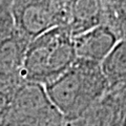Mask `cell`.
Returning a JSON list of instances; mask_svg holds the SVG:
<instances>
[{"label": "cell", "instance_id": "1", "mask_svg": "<svg viewBox=\"0 0 126 126\" xmlns=\"http://www.w3.org/2000/svg\"><path fill=\"white\" fill-rule=\"evenodd\" d=\"M43 86L50 104L69 123L80 119L108 90L100 64L80 59Z\"/></svg>", "mask_w": 126, "mask_h": 126}, {"label": "cell", "instance_id": "2", "mask_svg": "<svg viewBox=\"0 0 126 126\" xmlns=\"http://www.w3.org/2000/svg\"><path fill=\"white\" fill-rule=\"evenodd\" d=\"M76 60L69 30L57 25L31 42L23 58L22 75L29 83L45 85L66 72Z\"/></svg>", "mask_w": 126, "mask_h": 126}, {"label": "cell", "instance_id": "3", "mask_svg": "<svg viewBox=\"0 0 126 126\" xmlns=\"http://www.w3.org/2000/svg\"><path fill=\"white\" fill-rule=\"evenodd\" d=\"M77 59L101 64L119 39L106 24L97 25L73 37Z\"/></svg>", "mask_w": 126, "mask_h": 126}, {"label": "cell", "instance_id": "4", "mask_svg": "<svg viewBox=\"0 0 126 126\" xmlns=\"http://www.w3.org/2000/svg\"><path fill=\"white\" fill-rule=\"evenodd\" d=\"M54 14L47 0H31L20 14V23L26 33L34 37L54 26Z\"/></svg>", "mask_w": 126, "mask_h": 126}, {"label": "cell", "instance_id": "5", "mask_svg": "<svg viewBox=\"0 0 126 126\" xmlns=\"http://www.w3.org/2000/svg\"><path fill=\"white\" fill-rule=\"evenodd\" d=\"M101 0H74L72 7V25L69 32L76 36L101 24L103 16Z\"/></svg>", "mask_w": 126, "mask_h": 126}, {"label": "cell", "instance_id": "6", "mask_svg": "<svg viewBox=\"0 0 126 126\" xmlns=\"http://www.w3.org/2000/svg\"><path fill=\"white\" fill-rule=\"evenodd\" d=\"M100 67L108 88L126 83V41L119 40L101 62Z\"/></svg>", "mask_w": 126, "mask_h": 126}, {"label": "cell", "instance_id": "7", "mask_svg": "<svg viewBox=\"0 0 126 126\" xmlns=\"http://www.w3.org/2000/svg\"><path fill=\"white\" fill-rule=\"evenodd\" d=\"M105 13L109 21L106 25L119 40L126 41V0H108Z\"/></svg>", "mask_w": 126, "mask_h": 126}]
</instances>
